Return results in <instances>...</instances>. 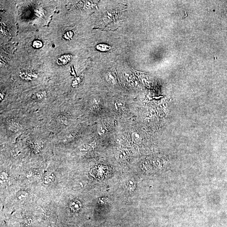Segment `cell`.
<instances>
[{
  "label": "cell",
  "instance_id": "cell-1",
  "mask_svg": "<svg viewBox=\"0 0 227 227\" xmlns=\"http://www.w3.org/2000/svg\"><path fill=\"white\" fill-rule=\"evenodd\" d=\"M72 58V56L70 54H65L57 58L56 63L58 65H64L70 62Z\"/></svg>",
  "mask_w": 227,
  "mask_h": 227
},
{
  "label": "cell",
  "instance_id": "cell-2",
  "mask_svg": "<svg viewBox=\"0 0 227 227\" xmlns=\"http://www.w3.org/2000/svg\"><path fill=\"white\" fill-rule=\"evenodd\" d=\"M81 207V203L78 200H74V201H72L70 204V210L74 212H77L80 210Z\"/></svg>",
  "mask_w": 227,
  "mask_h": 227
},
{
  "label": "cell",
  "instance_id": "cell-3",
  "mask_svg": "<svg viewBox=\"0 0 227 227\" xmlns=\"http://www.w3.org/2000/svg\"><path fill=\"white\" fill-rule=\"evenodd\" d=\"M9 129L13 132H17L21 128L20 124L16 121H12L9 125Z\"/></svg>",
  "mask_w": 227,
  "mask_h": 227
},
{
  "label": "cell",
  "instance_id": "cell-4",
  "mask_svg": "<svg viewBox=\"0 0 227 227\" xmlns=\"http://www.w3.org/2000/svg\"><path fill=\"white\" fill-rule=\"evenodd\" d=\"M96 48L98 50L102 51H108L112 49L111 47L104 44H98L96 46Z\"/></svg>",
  "mask_w": 227,
  "mask_h": 227
},
{
  "label": "cell",
  "instance_id": "cell-5",
  "mask_svg": "<svg viewBox=\"0 0 227 227\" xmlns=\"http://www.w3.org/2000/svg\"><path fill=\"white\" fill-rule=\"evenodd\" d=\"M57 120L58 122L64 125H67L68 121L67 118L64 115H60L58 116L57 118Z\"/></svg>",
  "mask_w": 227,
  "mask_h": 227
},
{
  "label": "cell",
  "instance_id": "cell-6",
  "mask_svg": "<svg viewBox=\"0 0 227 227\" xmlns=\"http://www.w3.org/2000/svg\"><path fill=\"white\" fill-rule=\"evenodd\" d=\"M131 137H132V140L134 142L138 143L140 141L141 136L138 132H135L133 133Z\"/></svg>",
  "mask_w": 227,
  "mask_h": 227
},
{
  "label": "cell",
  "instance_id": "cell-7",
  "mask_svg": "<svg viewBox=\"0 0 227 227\" xmlns=\"http://www.w3.org/2000/svg\"><path fill=\"white\" fill-rule=\"evenodd\" d=\"M55 176L53 174H50L45 178V181L46 183H50L54 181L55 179Z\"/></svg>",
  "mask_w": 227,
  "mask_h": 227
},
{
  "label": "cell",
  "instance_id": "cell-8",
  "mask_svg": "<svg viewBox=\"0 0 227 227\" xmlns=\"http://www.w3.org/2000/svg\"><path fill=\"white\" fill-rule=\"evenodd\" d=\"M33 46L35 48H40L43 46V43L40 40L34 41L33 42Z\"/></svg>",
  "mask_w": 227,
  "mask_h": 227
},
{
  "label": "cell",
  "instance_id": "cell-9",
  "mask_svg": "<svg viewBox=\"0 0 227 227\" xmlns=\"http://www.w3.org/2000/svg\"><path fill=\"white\" fill-rule=\"evenodd\" d=\"M46 92H38L35 95V97L37 100H41L45 96H46Z\"/></svg>",
  "mask_w": 227,
  "mask_h": 227
},
{
  "label": "cell",
  "instance_id": "cell-10",
  "mask_svg": "<svg viewBox=\"0 0 227 227\" xmlns=\"http://www.w3.org/2000/svg\"><path fill=\"white\" fill-rule=\"evenodd\" d=\"M107 80L112 84H115L116 83V80L115 78L111 73H109L107 75Z\"/></svg>",
  "mask_w": 227,
  "mask_h": 227
},
{
  "label": "cell",
  "instance_id": "cell-11",
  "mask_svg": "<svg viewBox=\"0 0 227 227\" xmlns=\"http://www.w3.org/2000/svg\"><path fill=\"white\" fill-rule=\"evenodd\" d=\"M73 34L72 32H67L64 35V38L66 40L71 39L73 37Z\"/></svg>",
  "mask_w": 227,
  "mask_h": 227
},
{
  "label": "cell",
  "instance_id": "cell-12",
  "mask_svg": "<svg viewBox=\"0 0 227 227\" xmlns=\"http://www.w3.org/2000/svg\"><path fill=\"white\" fill-rule=\"evenodd\" d=\"M27 196V194L26 192H20L18 195V198L19 199H23V198H25Z\"/></svg>",
  "mask_w": 227,
  "mask_h": 227
},
{
  "label": "cell",
  "instance_id": "cell-13",
  "mask_svg": "<svg viewBox=\"0 0 227 227\" xmlns=\"http://www.w3.org/2000/svg\"><path fill=\"white\" fill-rule=\"evenodd\" d=\"M99 102H100V100L98 99L97 98H94L92 100V104H93V105L95 106H96L98 105Z\"/></svg>",
  "mask_w": 227,
  "mask_h": 227
},
{
  "label": "cell",
  "instance_id": "cell-14",
  "mask_svg": "<svg viewBox=\"0 0 227 227\" xmlns=\"http://www.w3.org/2000/svg\"><path fill=\"white\" fill-rule=\"evenodd\" d=\"M131 186H132L133 187H133L134 186V182H133V181H129L128 183H127V187H128V189H130V188H131Z\"/></svg>",
  "mask_w": 227,
  "mask_h": 227
},
{
  "label": "cell",
  "instance_id": "cell-15",
  "mask_svg": "<svg viewBox=\"0 0 227 227\" xmlns=\"http://www.w3.org/2000/svg\"><path fill=\"white\" fill-rule=\"evenodd\" d=\"M61 227H66V226H62Z\"/></svg>",
  "mask_w": 227,
  "mask_h": 227
}]
</instances>
